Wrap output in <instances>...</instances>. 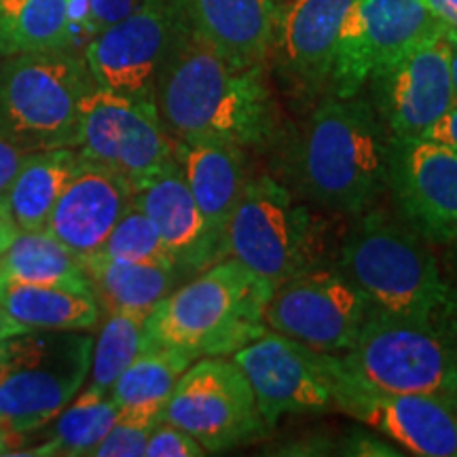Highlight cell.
Listing matches in <instances>:
<instances>
[{"mask_svg": "<svg viewBox=\"0 0 457 457\" xmlns=\"http://www.w3.org/2000/svg\"><path fill=\"white\" fill-rule=\"evenodd\" d=\"M155 106L174 140L254 146L276 128L262 66H233L193 28L188 15L159 71Z\"/></svg>", "mask_w": 457, "mask_h": 457, "instance_id": "1", "label": "cell"}, {"mask_svg": "<svg viewBox=\"0 0 457 457\" xmlns=\"http://www.w3.org/2000/svg\"><path fill=\"white\" fill-rule=\"evenodd\" d=\"M392 136L360 94L322 100L299 142V182L305 195L335 212L360 214L379 197L390 174Z\"/></svg>", "mask_w": 457, "mask_h": 457, "instance_id": "2", "label": "cell"}, {"mask_svg": "<svg viewBox=\"0 0 457 457\" xmlns=\"http://www.w3.org/2000/svg\"><path fill=\"white\" fill-rule=\"evenodd\" d=\"M337 270L367 296L373 312L451 327L457 310L441 262L413 228L369 212L341 245Z\"/></svg>", "mask_w": 457, "mask_h": 457, "instance_id": "3", "label": "cell"}, {"mask_svg": "<svg viewBox=\"0 0 457 457\" xmlns=\"http://www.w3.org/2000/svg\"><path fill=\"white\" fill-rule=\"evenodd\" d=\"M276 286L222 259L171 290L148 313L145 345L174 347L193 358L227 356L267 333L265 310Z\"/></svg>", "mask_w": 457, "mask_h": 457, "instance_id": "4", "label": "cell"}, {"mask_svg": "<svg viewBox=\"0 0 457 457\" xmlns=\"http://www.w3.org/2000/svg\"><path fill=\"white\" fill-rule=\"evenodd\" d=\"M328 220L270 176L248 180L222 236L231 256L273 286L324 267Z\"/></svg>", "mask_w": 457, "mask_h": 457, "instance_id": "5", "label": "cell"}, {"mask_svg": "<svg viewBox=\"0 0 457 457\" xmlns=\"http://www.w3.org/2000/svg\"><path fill=\"white\" fill-rule=\"evenodd\" d=\"M94 337L28 330L0 341V432L21 438L49 426L83 390Z\"/></svg>", "mask_w": 457, "mask_h": 457, "instance_id": "6", "label": "cell"}, {"mask_svg": "<svg viewBox=\"0 0 457 457\" xmlns=\"http://www.w3.org/2000/svg\"><path fill=\"white\" fill-rule=\"evenodd\" d=\"M96 87L85 57L68 51L0 57V136L24 151L77 148L79 108Z\"/></svg>", "mask_w": 457, "mask_h": 457, "instance_id": "7", "label": "cell"}, {"mask_svg": "<svg viewBox=\"0 0 457 457\" xmlns=\"http://www.w3.org/2000/svg\"><path fill=\"white\" fill-rule=\"evenodd\" d=\"M339 360L377 390L457 403V324L436 327L370 312L353 347Z\"/></svg>", "mask_w": 457, "mask_h": 457, "instance_id": "8", "label": "cell"}, {"mask_svg": "<svg viewBox=\"0 0 457 457\" xmlns=\"http://www.w3.org/2000/svg\"><path fill=\"white\" fill-rule=\"evenodd\" d=\"M77 153L123 176L136 188L176 162V140L165 129L155 102L96 85L79 108Z\"/></svg>", "mask_w": 457, "mask_h": 457, "instance_id": "9", "label": "cell"}, {"mask_svg": "<svg viewBox=\"0 0 457 457\" xmlns=\"http://www.w3.org/2000/svg\"><path fill=\"white\" fill-rule=\"evenodd\" d=\"M162 420L191 434L205 453L253 443L270 430L245 375L225 356H204L188 364L165 403Z\"/></svg>", "mask_w": 457, "mask_h": 457, "instance_id": "10", "label": "cell"}, {"mask_svg": "<svg viewBox=\"0 0 457 457\" xmlns=\"http://www.w3.org/2000/svg\"><path fill=\"white\" fill-rule=\"evenodd\" d=\"M335 409L392 438L404 453L457 457V403L430 394L384 392L364 384L337 353L320 352Z\"/></svg>", "mask_w": 457, "mask_h": 457, "instance_id": "11", "label": "cell"}, {"mask_svg": "<svg viewBox=\"0 0 457 457\" xmlns=\"http://www.w3.org/2000/svg\"><path fill=\"white\" fill-rule=\"evenodd\" d=\"M187 0H145L85 45V64L102 89L155 102L159 71L187 21Z\"/></svg>", "mask_w": 457, "mask_h": 457, "instance_id": "12", "label": "cell"}, {"mask_svg": "<svg viewBox=\"0 0 457 457\" xmlns=\"http://www.w3.org/2000/svg\"><path fill=\"white\" fill-rule=\"evenodd\" d=\"M370 312L367 296L337 267H320L276 286L265 324L310 350L339 356L352 350Z\"/></svg>", "mask_w": 457, "mask_h": 457, "instance_id": "13", "label": "cell"}, {"mask_svg": "<svg viewBox=\"0 0 457 457\" xmlns=\"http://www.w3.org/2000/svg\"><path fill=\"white\" fill-rule=\"evenodd\" d=\"M426 0H356L337 43L330 91L352 98L381 68L443 30Z\"/></svg>", "mask_w": 457, "mask_h": 457, "instance_id": "14", "label": "cell"}, {"mask_svg": "<svg viewBox=\"0 0 457 457\" xmlns=\"http://www.w3.org/2000/svg\"><path fill=\"white\" fill-rule=\"evenodd\" d=\"M451 32L443 28L370 79L375 111L392 140L424 138L455 104Z\"/></svg>", "mask_w": 457, "mask_h": 457, "instance_id": "15", "label": "cell"}, {"mask_svg": "<svg viewBox=\"0 0 457 457\" xmlns=\"http://www.w3.org/2000/svg\"><path fill=\"white\" fill-rule=\"evenodd\" d=\"M231 360L248 379L259 413L270 428L286 413L335 409L320 352L303 343L273 330L239 347Z\"/></svg>", "mask_w": 457, "mask_h": 457, "instance_id": "16", "label": "cell"}, {"mask_svg": "<svg viewBox=\"0 0 457 457\" xmlns=\"http://www.w3.org/2000/svg\"><path fill=\"white\" fill-rule=\"evenodd\" d=\"M392 188L407 227L430 244L457 236V151L430 138L392 140Z\"/></svg>", "mask_w": 457, "mask_h": 457, "instance_id": "17", "label": "cell"}, {"mask_svg": "<svg viewBox=\"0 0 457 457\" xmlns=\"http://www.w3.org/2000/svg\"><path fill=\"white\" fill-rule=\"evenodd\" d=\"M131 204L134 187L123 176L79 157L77 170L57 199L45 233L74 254H94Z\"/></svg>", "mask_w": 457, "mask_h": 457, "instance_id": "18", "label": "cell"}, {"mask_svg": "<svg viewBox=\"0 0 457 457\" xmlns=\"http://www.w3.org/2000/svg\"><path fill=\"white\" fill-rule=\"evenodd\" d=\"M356 0H293L279 11L271 54L284 81L303 96L330 81L339 32Z\"/></svg>", "mask_w": 457, "mask_h": 457, "instance_id": "19", "label": "cell"}, {"mask_svg": "<svg viewBox=\"0 0 457 457\" xmlns=\"http://www.w3.org/2000/svg\"><path fill=\"white\" fill-rule=\"evenodd\" d=\"M134 204L155 225L179 270H199L222 256L205 227L179 162L136 187Z\"/></svg>", "mask_w": 457, "mask_h": 457, "instance_id": "20", "label": "cell"}, {"mask_svg": "<svg viewBox=\"0 0 457 457\" xmlns=\"http://www.w3.org/2000/svg\"><path fill=\"white\" fill-rule=\"evenodd\" d=\"M176 162L222 254L227 222L248 185L244 146L210 138L176 140Z\"/></svg>", "mask_w": 457, "mask_h": 457, "instance_id": "21", "label": "cell"}, {"mask_svg": "<svg viewBox=\"0 0 457 457\" xmlns=\"http://www.w3.org/2000/svg\"><path fill=\"white\" fill-rule=\"evenodd\" d=\"M188 20L219 54L239 68L265 64L276 38V0H187Z\"/></svg>", "mask_w": 457, "mask_h": 457, "instance_id": "22", "label": "cell"}, {"mask_svg": "<svg viewBox=\"0 0 457 457\" xmlns=\"http://www.w3.org/2000/svg\"><path fill=\"white\" fill-rule=\"evenodd\" d=\"M100 313H129L148 318L174 288L179 270L163 262H129L98 253L81 256Z\"/></svg>", "mask_w": 457, "mask_h": 457, "instance_id": "23", "label": "cell"}, {"mask_svg": "<svg viewBox=\"0 0 457 457\" xmlns=\"http://www.w3.org/2000/svg\"><path fill=\"white\" fill-rule=\"evenodd\" d=\"M195 358L174 347L145 345L108 392L119 417L157 426L176 381Z\"/></svg>", "mask_w": 457, "mask_h": 457, "instance_id": "24", "label": "cell"}, {"mask_svg": "<svg viewBox=\"0 0 457 457\" xmlns=\"http://www.w3.org/2000/svg\"><path fill=\"white\" fill-rule=\"evenodd\" d=\"M79 165L77 148H43L30 151L17 170L4 202L17 231H45L57 199Z\"/></svg>", "mask_w": 457, "mask_h": 457, "instance_id": "25", "label": "cell"}, {"mask_svg": "<svg viewBox=\"0 0 457 457\" xmlns=\"http://www.w3.org/2000/svg\"><path fill=\"white\" fill-rule=\"evenodd\" d=\"M4 284L57 286L91 293L81 256L45 231H17L9 248L0 254V286Z\"/></svg>", "mask_w": 457, "mask_h": 457, "instance_id": "26", "label": "cell"}, {"mask_svg": "<svg viewBox=\"0 0 457 457\" xmlns=\"http://www.w3.org/2000/svg\"><path fill=\"white\" fill-rule=\"evenodd\" d=\"M0 303L30 330H91L100 322L94 293L57 286H0Z\"/></svg>", "mask_w": 457, "mask_h": 457, "instance_id": "27", "label": "cell"}, {"mask_svg": "<svg viewBox=\"0 0 457 457\" xmlns=\"http://www.w3.org/2000/svg\"><path fill=\"white\" fill-rule=\"evenodd\" d=\"M74 43L71 0H0L4 55L68 51Z\"/></svg>", "mask_w": 457, "mask_h": 457, "instance_id": "28", "label": "cell"}, {"mask_svg": "<svg viewBox=\"0 0 457 457\" xmlns=\"http://www.w3.org/2000/svg\"><path fill=\"white\" fill-rule=\"evenodd\" d=\"M119 417V407L108 394L85 387L54 420L49 438L26 455L81 457L91 455Z\"/></svg>", "mask_w": 457, "mask_h": 457, "instance_id": "29", "label": "cell"}, {"mask_svg": "<svg viewBox=\"0 0 457 457\" xmlns=\"http://www.w3.org/2000/svg\"><path fill=\"white\" fill-rule=\"evenodd\" d=\"M104 324L91 352L87 387L108 394L114 381L145 347L146 318L129 316V313H104Z\"/></svg>", "mask_w": 457, "mask_h": 457, "instance_id": "30", "label": "cell"}, {"mask_svg": "<svg viewBox=\"0 0 457 457\" xmlns=\"http://www.w3.org/2000/svg\"><path fill=\"white\" fill-rule=\"evenodd\" d=\"M98 254L114 261L163 262V265L176 267L155 225L136 204H131L128 212L119 219L104 245L98 250Z\"/></svg>", "mask_w": 457, "mask_h": 457, "instance_id": "31", "label": "cell"}, {"mask_svg": "<svg viewBox=\"0 0 457 457\" xmlns=\"http://www.w3.org/2000/svg\"><path fill=\"white\" fill-rule=\"evenodd\" d=\"M153 428L142 421L117 417L111 430L102 438L91 457H140L145 455Z\"/></svg>", "mask_w": 457, "mask_h": 457, "instance_id": "32", "label": "cell"}, {"mask_svg": "<svg viewBox=\"0 0 457 457\" xmlns=\"http://www.w3.org/2000/svg\"><path fill=\"white\" fill-rule=\"evenodd\" d=\"M145 455L148 457H202L205 449L191 434L180 430L179 426L159 421L148 436Z\"/></svg>", "mask_w": 457, "mask_h": 457, "instance_id": "33", "label": "cell"}, {"mask_svg": "<svg viewBox=\"0 0 457 457\" xmlns=\"http://www.w3.org/2000/svg\"><path fill=\"white\" fill-rule=\"evenodd\" d=\"M145 0H87V21H85L81 38L87 45L96 34L106 30L108 26L117 24L119 20L128 17L136 11Z\"/></svg>", "mask_w": 457, "mask_h": 457, "instance_id": "34", "label": "cell"}, {"mask_svg": "<svg viewBox=\"0 0 457 457\" xmlns=\"http://www.w3.org/2000/svg\"><path fill=\"white\" fill-rule=\"evenodd\" d=\"M26 155L28 151L0 136V197H4V193L9 191L11 182H13Z\"/></svg>", "mask_w": 457, "mask_h": 457, "instance_id": "35", "label": "cell"}, {"mask_svg": "<svg viewBox=\"0 0 457 457\" xmlns=\"http://www.w3.org/2000/svg\"><path fill=\"white\" fill-rule=\"evenodd\" d=\"M341 453L347 455H403V451H394L390 445L369 438L364 434H353L350 443L341 447Z\"/></svg>", "mask_w": 457, "mask_h": 457, "instance_id": "36", "label": "cell"}, {"mask_svg": "<svg viewBox=\"0 0 457 457\" xmlns=\"http://www.w3.org/2000/svg\"><path fill=\"white\" fill-rule=\"evenodd\" d=\"M424 138L443 142V145H447L457 151V102L451 106V111L445 114L441 121L428 131Z\"/></svg>", "mask_w": 457, "mask_h": 457, "instance_id": "37", "label": "cell"}, {"mask_svg": "<svg viewBox=\"0 0 457 457\" xmlns=\"http://www.w3.org/2000/svg\"><path fill=\"white\" fill-rule=\"evenodd\" d=\"M426 4L443 26L457 32V0H426Z\"/></svg>", "mask_w": 457, "mask_h": 457, "instance_id": "38", "label": "cell"}, {"mask_svg": "<svg viewBox=\"0 0 457 457\" xmlns=\"http://www.w3.org/2000/svg\"><path fill=\"white\" fill-rule=\"evenodd\" d=\"M447 248V254H445V279H447L451 296H453L455 310H457V236L451 239V242L445 244Z\"/></svg>", "mask_w": 457, "mask_h": 457, "instance_id": "39", "label": "cell"}, {"mask_svg": "<svg viewBox=\"0 0 457 457\" xmlns=\"http://www.w3.org/2000/svg\"><path fill=\"white\" fill-rule=\"evenodd\" d=\"M17 236V227L13 222V216L9 212V205L4 202V197H0V254L9 248V244L13 242Z\"/></svg>", "mask_w": 457, "mask_h": 457, "instance_id": "40", "label": "cell"}, {"mask_svg": "<svg viewBox=\"0 0 457 457\" xmlns=\"http://www.w3.org/2000/svg\"><path fill=\"white\" fill-rule=\"evenodd\" d=\"M28 330H30V328L24 327L21 322H17V320L11 316L7 310H4L3 303H0V341L9 339V337L28 333Z\"/></svg>", "mask_w": 457, "mask_h": 457, "instance_id": "41", "label": "cell"}, {"mask_svg": "<svg viewBox=\"0 0 457 457\" xmlns=\"http://www.w3.org/2000/svg\"><path fill=\"white\" fill-rule=\"evenodd\" d=\"M451 79H453V91L457 102V32L451 34Z\"/></svg>", "mask_w": 457, "mask_h": 457, "instance_id": "42", "label": "cell"}, {"mask_svg": "<svg viewBox=\"0 0 457 457\" xmlns=\"http://www.w3.org/2000/svg\"><path fill=\"white\" fill-rule=\"evenodd\" d=\"M20 447L15 436H9V434L0 432V455H11V449Z\"/></svg>", "mask_w": 457, "mask_h": 457, "instance_id": "43", "label": "cell"}, {"mask_svg": "<svg viewBox=\"0 0 457 457\" xmlns=\"http://www.w3.org/2000/svg\"><path fill=\"white\" fill-rule=\"evenodd\" d=\"M4 55V51H3V45H0V57H3Z\"/></svg>", "mask_w": 457, "mask_h": 457, "instance_id": "44", "label": "cell"}]
</instances>
